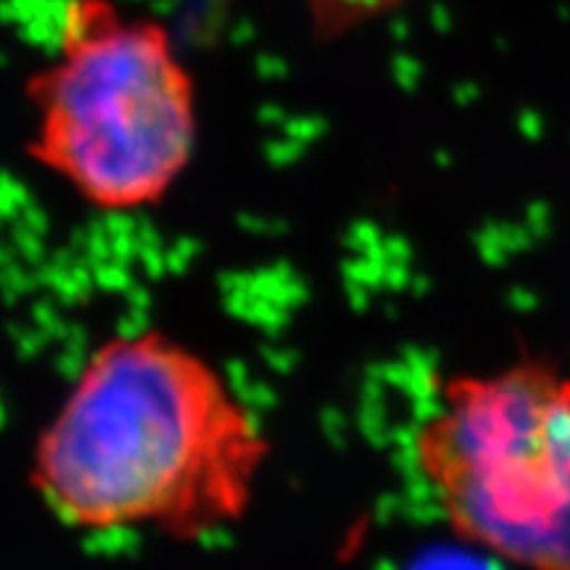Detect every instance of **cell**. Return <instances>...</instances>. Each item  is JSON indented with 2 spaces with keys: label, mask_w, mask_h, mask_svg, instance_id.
I'll list each match as a JSON object with an SVG mask.
<instances>
[{
  "label": "cell",
  "mask_w": 570,
  "mask_h": 570,
  "mask_svg": "<svg viewBox=\"0 0 570 570\" xmlns=\"http://www.w3.org/2000/svg\"><path fill=\"white\" fill-rule=\"evenodd\" d=\"M269 454L223 370L140 327L85 356L35 439L27 483L71 531L202 541L246 518Z\"/></svg>",
  "instance_id": "cell-1"
},
{
  "label": "cell",
  "mask_w": 570,
  "mask_h": 570,
  "mask_svg": "<svg viewBox=\"0 0 570 570\" xmlns=\"http://www.w3.org/2000/svg\"><path fill=\"white\" fill-rule=\"evenodd\" d=\"M27 98L30 159L101 214L156 209L194 161V75L159 21L111 0H67L53 61Z\"/></svg>",
  "instance_id": "cell-2"
},
{
  "label": "cell",
  "mask_w": 570,
  "mask_h": 570,
  "mask_svg": "<svg viewBox=\"0 0 570 570\" xmlns=\"http://www.w3.org/2000/svg\"><path fill=\"white\" fill-rule=\"evenodd\" d=\"M412 465L462 544L510 570H570V367L520 356L444 377Z\"/></svg>",
  "instance_id": "cell-3"
}]
</instances>
